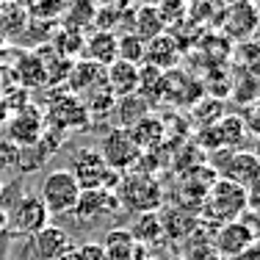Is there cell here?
Returning a JSON list of instances; mask_svg holds the SVG:
<instances>
[{
	"label": "cell",
	"mask_w": 260,
	"mask_h": 260,
	"mask_svg": "<svg viewBox=\"0 0 260 260\" xmlns=\"http://www.w3.org/2000/svg\"><path fill=\"white\" fill-rule=\"evenodd\" d=\"M160 260H183V257H175V255H172V257H160Z\"/></svg>",
	"instance_id": "e575fe53"
},
{
	"label": "cell",
	"mask_w": 260,
	"mask_h": 260,
	"mask_svg": "<svg viewBox=\"0 0 260 260\" xmlns=\"http://www.w3.org/2000/svg\"><path fill=\"white\" fill-rule=\"evenodd\" d=\"M45 125H47V122H45V111L34 108V105H25V108H20L14 116L6 119V133H9L11 144L28 150V147H34L36 141L42 139Z\"/></svg>",
	"instance_id": "ba28073f"
},
{
	"label": "cell",
	"mask_w": 260,
	"mask_h": 260,
	"mask_svg": "<svg viewBox=\"0 0 260 260\" xmlns=\"http://www.w3.org/2000/svg\"><path fill=\"white\" fill-rule=\"evenodd\" d=\"M241 122H244V130L260 139V100L244 105V114H241Z\"/></svg>",
	"instance_id": "4dcf8cb0"
},
{
	"label": "cell",
	"mask_w": 260,
	"mask_h": 260,
	"mask_svg": "<svg viewBox=\"0 0 260 260\" xmlns=\"http://www.w3.org/2000/svg\"><path fill=\"white\" fill-rule=\"evenodd\" d=\"M183 61V45L175 34H160L152 42H147L144 47V64L141 67H152L158 72H169Z\"/></svg>",
	"instance_id": "4fadbf2b"
},
{
	"label": "cell",
	"mask_w": 260,
	"mask_h": 260,
	"mask_svg": "<svg viewBox=\"0 0 260 260\" xmlns=\"http://www.w3.org/2000/svg\"><path fill=\"white\" fill-rule=\"evenodd\" d=\"M67 172L75 177L80 191H91V188L114 191L116 183H119V177H122V175H116V172H111L108 166H105V160H103L100 152H97V147H78L70 158V169Z\"/></svg>",
	"instance_id": "3957f363"
},
{
	"label": "cell",
	"mask_w": 260,
	"mask_h": 260,
	"mask_svg": "<svg viewBox=\"0 0 260 260\" xmlns=\"http://www.w3.org/2000/svg\"><path fill=\"white\" fill-rule=\"evenodd\" d=\"M6 119H9V108H6V105H0V127L6 125Z\"/></svg>",
	"instance_id": "d6a6232c"
},
{
	"label": "cell",
	"mask_w": 260,
	"mask_h": 260,
	"mask_svg": "<svg viewBox=\"0 0 260 260\" xmlns=\"http://www.w3.org/2000/svg\"><path fill=\"white\" fill-rule=\"evenodd\" d=\"M244 136H246V130H244L241 116L224 114L216 125L202 130V144L210 147V150H230V147H238L244 141Z\"/></svg>",
	"instance_id": "9a60e30c"
},
{
	"label": "cell",
	"mask_w": 260,
	"mask_h": 260,
	"mask_svg": "<svg viewBox=\"0 0 260 260\" xmlns=\"http://www.w3.org/2000/svg\"><path fill=\"white\" fill-rule=\"evenodd\" d=\"M130 136L133 141L139 144V150H155V147L164 144V136H166V122L160 116H152L147 114L144 119H139L133 127H130Z\"/></svg>",
	"instance_id": "7402d4cb"
},
{
	"label": "cell",
	"mask_w": 260,
	"mask_h": 260,
	"mask_svg": "<svg viewBox=\"0 0 260 260\" xmlns=\"http://www.w3.org/2000/svg\"><path fill=\"white\" fill-rule=\"evenodd\" d=\"M175 3H183V6H188V3H191V0H175Z\"/></svg>",
	"instance_id": "d590c367"
},
{
	"label": "cell",
	"mask_w": 260,
	"mask_h": 260,
	"mask_svg": "<svg viewBox=\"0 0 260 260\" xmlns=\"http://www.w3.org/2000/svg\"><path fill=\"white\" fill-rule=\"evenodd\" d=\"M158 9V17L164 22V28H180L185 25V6L183 3H175V0H158L155 3Z\"/></svg>",
	"instance_id": "83f0119b"
},
{
	"label": "cell",
	"mask_w": 260,
	"mask_h": 260,
	"mask_svg": "<svg viewBox=\"0 0 260 260\" xmlns=\"http://www.w3.org/2000/svg\"><path fill=\"white\" fill-rule=\"evenodd\" d=\"M103 246V257L105 260H136L144 246H139L133 238H130L127 227H114V230L105 233V238L100 241Z\"/></svg>",
	"instance_id": "d6986e66"
},
{
	"label": "cell",
	"mask_w": 260,
	"mask_h": 260,
	"mask_svg": "<svg viewBox=\"0 0 260 260\" xmlns=\"http://www.w3.org/2000/svg\"><path fill=\"white\" fill-rule=\"evenodd\" d=\"M70 260H105L100 241H83V244H75L72 252H70Z\"/></svg>",
	"instance_id": "f546056e"
},
{
	"label": "cell",
	"mask_w": 260,
	"mask_h": 260,
	"mask_svg": "<svg viewBox=\"0 0 260 260\" xmlns=\"http://www.w3.org/2000/svg\"><path fill=\"white\" fill-rule=\"evenodd\" d=\"M255 235H252L249 224L244 219L230 221V224H221L213 235V252L224 260H235L238 255H244L252 244H255Z\"/></svg>",
	"instance_id": "30bf717a"
},
{
	"label": "cell",
	"mask_w": 260,
	"mask_h": 260,
	"mask_svg": "<svg viewBox=\"0 0 260 260\" xmlns=\"http://www.w3.org/2000/svg\"><path fill=\"white\" fill-rule=\"evenodd\" d=\"M3 188H6V185H3V180H0V194H3Z\"/></svg>",
	"instance_id": "8d00e7d4"
},
{
	"label": "cell",
	"mask_w": 260,
	"mask_h": 260,
	"mask_svg": "<svg viewBox=\"0 0 260 260\" xmlns=\"http://www.w3.org/2000/svg\"><path fill=\"white\" fill-rule=\"evenodd\" d=\"M235 50V64L241 72H249V75H260V39H249L241 42Z\"/></svg>",
	"instance_id": "484cf974"
},
{
	"label": "cell",
	"mask_w": 260,
	"mask_h": 260,
	"mask_svg": "<svg viewBox=\"0 0 260 260\" xmlns=\"http://www.w3.org/2000/svg\"><path fill=\"white\" fill-rule=\"evenodd\" d=\"M116 114H119V127H133L139 119H144L147 114H150V103L144 100L141 94H130V97H122V100H116Z\"/></svg>",
	"instance_id": "603a6c76"
},
{
	"label": "cell",
	"mask_w": 260,
	"mask_h": 260,
	"mask_svg": "<svg viewBox=\"0 0 260 260\" xmlns=\"http://www.w3.org/2000/svg\"><path fill=\"white\" fill-rule=\"evenodd\" d=\"M130 238L136 241L139 246H144V249H150V246H155L164 241V221H160V213H139L133 221V227H127Z\"/></svg>",
	"instance_id": "44dd1931"
},
{
	"label": "cell",
	"mask_w": 260,
	"mask_h": 260,
	"mask_svg": "<svg viewBox=\"0 0 260 260\" xmlns=\"http://www.w3.org/2000/svg\"><path fill=\"white\" fill-rule=\"evenodd\" d=\"M130 34H136L144 42H152L155 36L166 34L164 22H160V17H158L155 3H139L136 6L133 14H130Z\"/></svg>",
	"instance_id": "ffe728a7"
},
{
	"label": "cell",
	"mask_w": 260,
	"mask_h": 260,
	"mask_svg": "<svg viewBox=\"0 0 260 260\" xmlns=\"http://www.w3.org/2000/svg\"><path fill=\"white\" fill-rule=\"evenodd\" d=\"M235 260H260V241H255V244H252L244 255H238Z\"/></svg>",
	"instance_id": "1f68e13d"
},
{
	"label": "cell",
	"mask_w": 260,
	"mask_h": 260,
	"mask_svg": "<svg viewBox=\"0 0 260 260\" xmlns=\"http://www.w3.org/2000/svg\"><path fill=\"white\" fill-rule=\"evenodd\" d=\"M122 210L119 200H116L114 191L108 188H91V191H80L75 208H72V216L83 224H91V221L100 219H111Z\"/></svg>",
	"instance_id": "9c48e42d"
},
{
	"label": "cell",
	"mask_w": 260,
	"mask_h": 260,
	"mask_svg": "<svg viewBox=\"0 0 260 260\" xmlns=\"http://www.w3.org/2000/svg\"><path fill=\"white\" fill-rule=\"evenodd\" d=\"M3 6H6V3H3V0H0V11H3Z\"/></svg>",
	"instance_id": "74e56055"
},
{
	"label": "cell",
	"mask_w": 260,
	"mask_h": 260,
	"mask_svg": "<svg viewBox=\"0 0 260 260\" xmlns=\"http://www.w3.org/2000/svg\"><path fill=\"white\" fill-rule=\"evenodd\" d=\"M47 119H50V125H55L58 130H75V127H83L86 119H89V114H86V105L83 100H78L75 94H70V91H61V94H55L50 105H47ZM45 119V122H47Z\"/></svg>",
	"instance_id": "7c38bea8"
},
{
	"label": "cell",
	"mask_w": 260,
	"mask_h": 260,
	"mask_svg": "<svg viewBox=\"0 0 260 260\" xmlns=\"http://www.w3.org/2000/svg\"><path fill=\"white\" fill-rule=\"evenodd\" d=\"M244 210H246V188L219 177V180L210 183L200 213L221 227V224H230V221H238Z\"/></svg>",
	"instance_id": "7a4b0ae2"
},
{
	"label": "cell",
	"mask_w": 260,
	"mask_h": 260,
	"mask_svg": "<svg viewBox=\"0 0 260 260\" xmlns=\"http://www.w3.org/2000/svg\"><path fill=\"white\" fill-rule=\"evenodd\" d=\"M224 6H233V3H249V0H221Z\"/></svg>",
	"instance_id": "836d02e7"
},
{
	"label": "cell",
	"mask_w": 260,
	"mask_h": 260,
	"mask_svg": "<svg viewBox=\"0 0 260 260\" xmlns=\"http://www.w3.org/2000/svg\"><path fill=\"white\" fill-rule=\"evenodd\" d=\"M219 177L241 185V188H249L255 180H260V160L255 152H230L227 164L219 166Z\"/></svg>",
	"instance_id": "2e32d148"
},
{
	"label": "cell",
	"mask_w": 260,
	"mask_h": 260,
	"mask_svg": "<svg viewBox=\"0 0 260 260\" xmlns=\"http://www.w3.org/2000/svg\"><path fill=\"white\" fill-rule=\"evenodd\" d=\"M72 246L75 244L64 227L47 224L36 235H30V260H61Z\"/></svg>",
	"instance_id": "8fae6325"
},
{
	"label": "cell",
	"mask_w": 260,
	"mask_h": 260,
	"mask_svg": "<svg viewBox=\"0 0 260 260\" xmlns=\"http://www.w3.org/2000/svg\"><path fill=\"white\" fill-rule=\"evenodd\" d=\"M221 36L230 42H249L260 34V9L255 0L249 3H233V6H224L219 17V25Z\"/></svg>",
	"instance_id": "8992f818"
},
{
	"label": "cell",
	"mask_w": 260,
	"mask_h": 260,
	"mask_svg": "<svg viewBox=\"0 0 260 260\" xmlns=\"http://www.w3.org/2000/svg\"><path fill=\"white\" fill-rule=\"evenodd\" d=\"M221 116H224V103H221L219 97H205L202 103L194 105V119H197V125H200L202 130L216 125Z\"/></svg>",
	"instance_id": "4316f807"
},
{
	"label": "cell",
	"mask_w": 260,
	"mask_h": 260,
	"mask_svg": "<svg viewBox=\"0 0 260 260\" xmlns=\"http://www.w3.org/2000/svg\"><path fill=\"white\" fill-rule=\"evenodd\" d=\"M97 152L103 155L105 166H108L111 172H116V175H125L133 166H139V158H141V150L133 141V136H130L127 127H111L100 139Z\"/></svg>",
	"instance_id": "5b68a950"
},
{
	"label": "cell",
	"mask_w": 260,
	"mask_h": 260,
	"mask_svg": "<svg viewBox=\"0 0 260 260\" xmlns=\"http://www.w3.org/2000/svg\"><path fill=\"white\" fill-rule=\"evenodd\" d=\"M230 91H235V103L241 105H249L260 100V75H249V72H241L230 78Z\"/></svg>",
	"instance_id": "cb8c5ba5"
},
{
	"label": "cell",
	"mask_w": 260,
	"mask_h": 260,
	"mask_svg": "<svg viewBox=\"0 0 260 260\" xmlns=\"http://www.w3.org/2000/svg\"><path fill=\"white\" fill-rule=\"evenodd\" d=\"M6 224L17 235H36L42 227L50 224V213L36 194H22L6 213Z\"/></svg>",
	"instance_id": "52a82bcc"
},
{
	"label": "cell",
	"mask_w": 260,
	"mask_h": 260,
	"mask_svg": "<svg viewBox=\"0 0 260 260\" xmlns=\"http://www.w3.org/2000/svg\"><path fill=\"white\" fill-rule=\"evenodd\" d=\"M39 197L45 202L47 213H55V216H64V213H72L78 197H80V188L75 183V177L70 175L67 169H53L45 175V180L39 185Z\"/></svg>",
	"instance_id": "277c9868"
},
{
	"label": "cell",
	"mask_w": 260,
	"mask_h": 260,
	"mask_svg": "<svg viewBox=\"0 0 260 260\" xmlns=\"http://www.w3.org/2000/svg\"><path fill=\"white\" fill-rule=\"evenodd\" d=\"M144 47H147V42L139 39L136 34H130V30L116 36V55H119V61H127L133 67L144 64Z\"/></svg>",
	"instance_id": "d4e9b609"
},
{
	"label": "cell",
	"mask_w": 260,
	"mask_h": 260,
	"mask_svg": "<svg viewBox=\"0 0 260 260\" xmlns=\"http://www.w3.org/2000/svg\"><path fill=\"white\" fill-rule=\"evenodd\" d=\"M122 208L136 213H155L164 205V185L155 180L152 172H127L119 177L114 188Z\"/></svg>",
	"instance_id": "6da1fadb"
},
{
	"label": "cell",
	"mask_w": 260,
	"mask_h": 260,
	"mask_svg": "<svg viewBox=\"0 0 260 260\" xmlns=\"http://www.w3.org/2000/svg\"><path fill=\"white\" fill-rule=\"evenodd\" d=\"M105 86L116 100L136 94L139 91V67L116 58L111 67H105Z\"/></svg>",
	"instance_id": "e0dca14e"
},
{
	"label": "cell",
	"mask_w": 260,
	"mask_h": 260,
	"mask_svg": "<svg viewBox=\"0 0 260 260\" xmlns=\"http://www.w3.org/2000/svg\"><path fill=\"white\" fill-rule=\"evenodd\" d=\"M80 47H83V36H80V30L64 28L61 34H55V53L72 55L75 50H80Z\"/></svg>",
	"instance_id": "f1b7e54d"
},
{
	"label": "cell",
	"mask_w": 260,
	"mask_h": 260,
	"mask_svg": "<svg viewBox=\"0 0 260 260\" xmlns=\"http://www.w3.org/2000/svg\"><path fill=\"white\" fill-rule=\"evenodd\" d=\"M67 86L70 94H75L78 100H86L89 94L105 89V67L91 64V61H72L70 72H67Z\"/></svg>",
	"instance_id": "5bb4252c"
},
{
	"label": "cell",
	"mask_w": 260,
	"mask_h": 260,
	"mask_svg": "<svg viewBox=\"0 0 260 260\" xmlns=\"http://www.w3.org/2000/svg\"><path fill=\"white\" fill-rule=\"evenodd\" d=\"M83 53L86 61L100 67H111L119 55H116V34L114 30H94L89 39H83Z\"/></svg>",
	"instance_id": "ac0fdd59"
}]
</instances>
